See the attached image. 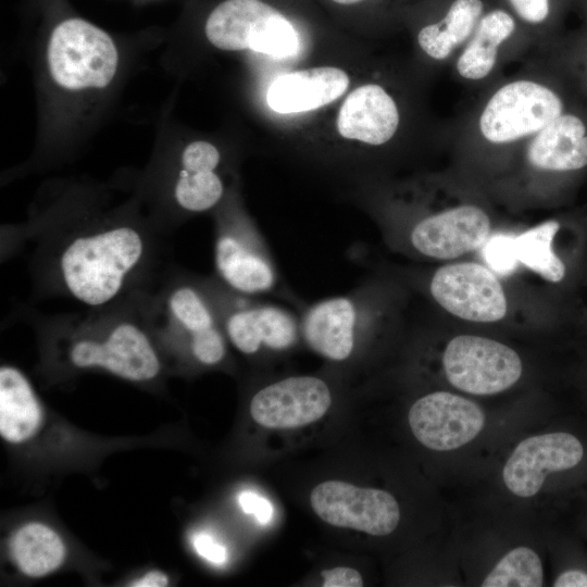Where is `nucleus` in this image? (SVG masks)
Masks as SVG:
<instances>
[{
    "instance_id": "9",
    "label": "nucleus",
    "mask_w": 587,
    "mask_h": 587,
    "mask_svg": "<svg viewBox=\"0 0 587 587\" xmlns=\"http://www.w3.org/2000/svg\"><path fill=\"white\" fill-rule=\"evenodd\" d=\"M564 112L562 98L530 80L501 87L486 104L479 120L483 136L496 143L538 133Z\"/></svg>"
},
{
    "instance_id": "29",
    "label": "nucleus",
    "mask_w": 587,
    "mask_h": 587,
    "mask_svg": "<svg viewBox=\"0 0 587 587\" xmlns=\"http://www.w3.org/2000/svg\"><path fill=\"white\" fill-rule=\"evenodd\" d=\"M324 587H361L363 578L361 574L348 566H336L321 572Z\"/></svg>"
},
{
    "instance_id": "33",
    "label": "nucleus",
    "mask_w": 587,
    "mask_h": 587,
    "mask_svg": "<svg viewBox=\"0 0 587 587\" xmlns=\"http://www.w3.org/2000/svg\"><path fill=\"white\" fill-rule=\"evenodd\" d=\"M555 587H587V574L583 571L571 570L562 573L554 582Z\"/></svg>"
},
{
    "instance_id": "12",
    "label": "nucleus",
    "mask_w": 587,
    "mask_h": 587,
    "mask_svg": "<svg viewBox=\"0 0 587 587\" xmlns=\"http://www.w3.org/2000/svg\"><path fill=\"white\" fill-rule=\"evenodd\" d=\"M68 357L78 369L98 367L132 382L151 380L161 370L159 355L150 339L132 323L116 325L101 340L76 341Z\"/></svg>"
},
{
    "instance_id": "1",
    "label": "nucleus",
    "mask_w": 587,
    "mask_h": 587,
    "mask_svg": "<svg viewBox=\"0 0 587 587\" xmlns=\"http://www.w3.org/2000/svg\"><path fill=\"white\" fill-rule=\"evenodd\" d=\"M142 252V238L136 229L113 227L74 239L61 255L60 270L77 300L101 305L120 292Z\"/></svg>"
},
{
    "instance_id": "20",
    "label": "nucleus",
    "mask_w": 587,
    "mask_h": 587,
    "mask_svg": "<svg viewBox=\"0 0 587 587\" xmlns=\"http://www.w3.org/2000/svg\"><path fill=\"white\" fill-rule=\"evenodd\" d=\"M9 550L15 567L33 578L53 573L63 565L67 555L60 534L50 525L37 521L21 525L12 534Z\"/></svg>"
},
{
    "instance_id": "15",
    "label": "nucleus",
    "mask_w": 587,
    "mask_h": 587,
    "mask_svg": "<svg viewBox=\"0 0 587 587\" xmlns=\"http://www.w3.org/2000/svg\"><path fill=\"white\" fill-rule=\"evenodd\" d=\"M408 419L414 437L436 451L464 446L479 434L485 424V414L479 405L447 391H435L417 399Z\"/></svg>"
},
{
    "instance_id": "26",
    "label": "nucleus",
    "mask_w": 587,
    "mask_h": 587,
    "mask_svg": "<svg viewBox=\"0 0 587 587\" xmlns=\"http://www.w3.org/2000/svg\"><path fill=\"white\" fill-rule=\"evenodd\" d=\"M544 572L538 554L527 547L508 552L484 579L483 587H540Z\"/></svg>"
},
{
    "instance_id": "32",
    "label": "nucleus",
    "mask_w": 587,
    "mask_h": 587,
    "mask_svg": "<svg viewBox=\"0 0 587 587\" xmlns=\"http://www.w3.org/2000/svg\"><path fill=\"white\" fill-rule=\"evenodd\" d=\"M170 585V577L166 573L159 570L146 572L140 577L132 582L135 587H164Z\"/></svg>"
},
{
    "instance_id": "34",
    "label": "nucleus",
    "mask_w": 587,
    "mask_h": 587,
    "mask_svg": "<svg viewBox=\"0 0 587 587\" xmlns=\"http://www.w3.org/2000/svg\"><path fill=\"white\" fill-rule=\"evenodd\" d=\"M329 1L338 5L350 7V5H355L358 3H361L365 0H329Z\"/></svg>"
},
{
    "instance_id": "17",
    "label": "nucleus",
    "mask_w": 587,
    "mask_h": 587,
    "mask_svg": "<svg viewBox=\"0 0 587 587\" xmlns=\"http://www.w3.org/2000/svg\"><path fill=\"white\" fill-rule=\"evenodd\" d=\"M584 454L580 441L567 433H550L521 441L508 459L502 477L514 495L528 498L536 495L551 472L577 465Z\"/></svg>"
},
{
    "instance_id": "14",
    "label": "nucleus",
    "mask_w": 587,
    "mask_h": 587,
    "mask_svg": "<svg viewBox=\"0 0 587 587\" xmlns=\"http://www.w3.org/2000/svg\"><path fill=\"white\" fill-rule=\"evenodd\" d=\"M332 400V390L323 378L289 376L259 389L249 410L252 419L266 428H297L320 420Z\"/></svg>"
},
{
    "instance_id": "24",
    "label": "nucleus",
    "mask_w": 587,
    "mask_h": 587,
    "mask_svg": "<svg viewBox=\"0 0 587 587\" xmlns=\"http://www.w3.org/2000/svg\"><path fill=\"white\" fill-rule=\"evenodd\" d=\"M224 195V182L217 170L180 167L174 196L178 205L185 211L207 212L215 208Z\"/></svg>"
},
{
    "instance_id": "31",
    "label": "nucleus",
    "mask_w": 587,
    "mask_h": 587,
    "mask_svg": "<svg viewBox=\"0 0 587 587\" xmlns=\"http://www.w3.org/2000/svg\"><path fill=\"white\" fill-rule=\"evenodd\" d=\"M516 13L526 22L541 23L549 15V0H510Z\"/></svg>"
},
{
    "instance_id": "13",
    "label": "nucleus",
    "mask_w": 587,
    "mask_h": 587,
    "mask_svg": "<svg viewBox=\"0 0 587 587\" xmlns=\"http://www.w3.org/2000/svg\"><path fill=\"white\" fill-rule=\"evenodd\" d=\"M353 84L351 74L334 64L296 67L270 79L264 103L279 116L305 115L338 102Z\"/></svg>"
},
{
    "instance_id": "8",
    "label": "nucleus",
    "mask_w": 587,
    "mask_h": 587,
    "mask_svg": "<svg viewBox=\"0 0 587 587\" xmlns=\"http://www.w3.org/2000/svg\"><path fill=\"white\" fill-rule=\"evenodd\" d=\"M442 364L449 383L473 395H494L514 385L522 374L519 354L510 347L480 336L452 338Z\"/></svg>"
},
{
    "instance_id": "11",
    "label": "nucleus",
    "mask_w": 587,
    "mask_h": 587,
    "mask_svg": "<svg viewBox=\"0 0 587 587\" xmlns=\"http://www.w3.org/2000/svg\"><path fill=\"white\" fill-rule=\"evenodd\" d=\"M428 290L441 308L466 321L497 322L507 313V298L498 277L478 263L461 262L437 268Z\"/></svg>"
},
{
    "instance_id": "18",
    "label": "nucleus",
    "mask_w": 587,
    "mask_h": 587,
    "mask_svg": "<svg viewBox=\"0 0 587 587\" xmlns=\"http://www.w3.org/2000/svg\"><path fill=\"white\" fill-rule=\"evenodd\" d=\"M527 158L535 167L559 173L587 167V123L584 117L563 112L539 130L530 142Z\"/></svg>"
},
{
    "instance_id": "4",
    "label": "nucleus",
    "mask_w": 587,
    "mask_h": 587,
    "mask_svg": "<svg viewBox=\"0 0 587 587\" xmlns=\"http://www.w3.org/2000/svg\"><path fill=\"white\" fill-rule=\"evenodd\" d=\"M214 264L224 285L242 295H273L299 309L303 303L284 285L271 250L254 223L239 210L221 221Z\"/></svg>"
},
{
    "instance_id": "7",
    "label": "nucleus",
    "mask_w": 587,
    "mask_h": 587,
    "mask_svg": "<svg viewBox=\"0 0 587 587\" xmlns=\"http://www.w3.org/2000/svg\"><path fill=\"white\" fill-rule=\"evenodd\" d=\"M222 312L226 338L241 353L285 352L302 339L300 315L280 304L234 291Z\"/></svg>"
},
{
    "instance_id": "30",
    "label": "nucleus",
    "mask_w": 587,
    "mask_h": 587,
    "mask_svg": "<svg viewBox=\"0 0 587 587\" xmlns=\"http://www.w3.org/2000/svg\"><path fill=\"white\" fill-rule=\"evenodd\" d=\"M196 552L214 564H223L226 561L227 553L224 546L217 542L208 533H198L192 538Z\"/></svg>"
},
{
    "instance_id": "6",
    "label": "nucleus",
    "mask_w": 587,
    "mask_h": 587,
    "mask_svg": "<svg viewBox=\"0 0 587 587\" xmlns=\"http://www.w3.org/2000/svg\"><path fill=\"white\" fill-rule=\"evenodd\" d=\"M338 102L333 132L340 151L334 165L353 164L357 146L378 147L396 134L400 122L398 105L379 84H353Z\"/></svg>"
},
{
    "instance_id": "5",
    "label": "nucleus",
    "mask_w": 587,
    "mask_h": 587,
    "mask_svg": "<svg viewBox=\"0 0 587 587\" xmlns=\"http://www.w3.org/2000/svg\"><path fill=\"white\" fill-rule=\"evenodd\" d=\"M47 61L52 80L62 89H102L114 79L118 52L102 28L79 17L59 23L52 30Z\"/></svg>"
},
{
    "instance_id": "10",
    "label": "nucleus",
    "mask_w": 587,
    "mask_h": 587,
    "mask_svg": "<svg viewBox=\"0 0 587 587\" xmlns=\"http://www.w3.org/2000/svg\"><path fill=\"white\" fill-rule=\"evenodd\" d=\"M310 503L327 524L373 536L392 533L400 520L399 505L391 494L341 480H326L315 486Z\"/></svg>"
},
{
    "instance_id": "21",
    "label": "nucleus",
    "mask_w": 587,
    "mask_h": 587,
    "mask_svg": "<svg viewBox=\"0 0 587 587\" xmlns=\"http://www.w3.org/2000/svg\"><path fill=\"white\" fill-rule=\"evenodd\" d=\"M514 20L502 10L486 14L457 62L459 74L467 79L487 76L496 64L499 46L514 32Z\"/></svg>"
},
{
    "instance_id": "27",
    "label": "nucleus",
    "mask_w": 587,
    "mask_h": 587,
    "mask_svg": "<svg viewBox=\"0 0 587 587\" xmlns=\"http://www.w3.org/2000/svg\"><path fill=\"white\" fill-rule=\"evenodd\" d=\"M482 254L490 270L501 276L512 274L519 263L514 237L510 235L497 234L488 237L482 246Z\"/></svg>"
},
{
    "instance_id": "3",
    "label": "nucleus",
    "mask_w": 587,
    "mask_h": 587,
    "mask_svg": "<svg viewBox=\"0 0 587 587\" xmlns=\"http://www.w3.org/2000/svg\"><path fill=\"white\" fill-rule=\"evenodd\" d=\"M299 312L302 339L310 349L342 363L373 336L384 309L376 288L363 284L345 295L303 303Z\"/></svg>"
},
{
    "instance_id": "2",
    "label": "nucleus",
    "mask_w": 587,
    "mask_h": 587,
    "mask_svg": "<svg viewBox=\"0 0 587 587\" xmlns=\"http://www.w3.org/2000/svg\"><path fill=\"white\" fill-rule=\"evenodd\" d=\"M207 40L222 51H251L289 62L304 50L300 29L283 12L263 0H224L208 15Z\"/></svg>"
},
{
    "instance_id": "28",
    "label": "nucleus",
    "mask_w": 587,
    "mask_h": 587,
    "mask_svg": "<svg viewBox=\"0 0 587 587\" xmlns=\"http://www.w3.org/2000/svg\"><path fill=\"white\" fill-rule=\"evenodd\" d=\"M239 505L247 514L253 515L261 524L270 522L273 508L268 500L250 490L240 492L238 497Z\"/></svg>"
},
{
    "instance_id": "16",
    "label": "nucleus",
    "mask_w": 587,
    "mask_h": 587,
    "mask_svg": "<svg viewBox=\"0 0 587 587\" xmlns=\"http://www.w3.org/2000/svg\"><path fill=\"white\" fill-rule=\"evenodd\" d=\"M490 221L475 205H460L415 220L407 230V245L430 259L448 260L480 248L488 239Z\"/></svg>"
},
{
    "instance_id": "22",
    "label": "nucleus",
    "mask_w": 587,
    "mask_h": 587,
    "mask_svg": "<svg viewBox=\"0 0 587 587\" xmlns=\"http://www.w3.org/2000/svg\"><path fill=\"white\" fill-rule=\"evenodd\" d=\"M482 11L480 0H455L440 22L420 30L419 46L435 60L446 59L469 37Z\"/></svg>"
},
{
    "instance_id": "23",
    "label": "nucleus",
    "mask_w": 587,
    "mask_h": 587,
    "mask_svg": "<svg viewBox=\"0 0 587 587\" xmlns=\"http://www.w3.org/2000/svg\"><path fill=\"white\" fill-rule=\"evenodd\" d=\"M560 229V222L550 220L514 237L519 262L552 284L562 283L567 275L566 263L553 247Z\"/></svg>"
},
{
    "instance_id": "19",
    "label": "nucleus",
    "mask_w": 587,
    "mask_h": 587,
    "mask_svg": "<svg viewBox=\"0 0 587 587\" xmlns=\"http://www.w3.org/2000/svg\"><path fill=\"white\" fill-rule=\"evenodd\" d=\"M43 423L41 403L27 377L16 367L0 369V436L10 445L33 440Z\"/></svg>"
},
{
    "instance_id": "25",
    "label": "nucleus",
    "mask_w": 587,
    "mask_h": 587,
    "mask_svg": "<svg viewBox=\"0 0 587 587\" xmlns=\"http://www.w3.org/2000/svg\"><path fill=\"white\" fill-rule=\"evenodd\" d=\"M168 308L171 314L185 330L189 341L214 327L221 326L215 307L197 288L183 285L170 296Z\"/></svg>"
}]
</instances>
